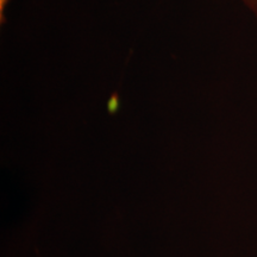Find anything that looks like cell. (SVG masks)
<instances>
[{
  "label": "cell",
  "mask_w": 257,
  "mask_h": 257,
  "mask_svg": "<svg viewBox=\"0 0 257 257\" xmlns=\"http://www.w3.org/2000/svg\"><path fill=\"white\" fill-rule=\"evenodd\" d=\"M239 2L257 18V0H239Z\"/></svg>",
  "instance_id": "obj_2"
},
{
  "label": "cell",
  "mask_w": 257,
  "mask_h": 257,
  "mask_svg": "<svg viewBox=\"0 0 257 257\" xmlns=\"http://www.w3.org/2000/svg\"><path fill=\"white\" fill-rule=\"evenodd\" d=\"M11 0H0V25L6 24V10Z\"/></svg>",
  "instance_id": "obj_1"
}]
</instances>
